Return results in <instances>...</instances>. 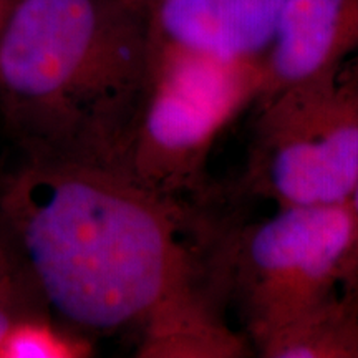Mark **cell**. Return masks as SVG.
<instances>
[{
  "label": "cell",
  "instance_id": "6da1fadb",
  "mask_svg": "<svg viewBox=\"0 0 358 358\" xmlns=\"http://www.w3.org/2000/svg\"><path fill=\"white\" fill-rule=\"evenodd\" d=\"M176 201L123 169L24 159L0 186L6 232L48 312L87 335L138 330L201 290Z\"/></svg>",
  "mask_w": 358,
  "mask_h": 358
},
{
  "label": "cell",
  "instance_id": "7a4b0ae2",
  "mask_svg": "<svg viewBox=\"0 0 358 358\" xmlns=\"http://www.w3.org/2000/svg\"><path fill=\"white\" fill-rule=\"evenodd\" d=\"M151 83L134 0H0V122L24 159L128 173Z\"/></svg>",
  "mask_w": 358,
  "mask_h": 358
},
{
  "label": "cell",
  "instance_id": "3957f363",
  "mask_svg": "<svg viewBox=\"0 0 358 358\" xmlns=\"http://www.w3.org/2000/svg\"><path fill=\"white\" fill-rule=\"evenodd\" d=\"M262 87L264 60L151 50L150 93L128 173L171 201L199 192L219 134L259 100Z\"/></svg>",
  "mask_w": 358,
  "mask_h": 358
},
{
  "label": "cell",
  "instance_id": "277c9868",
  "mask_svg": "<svg viewBox=\"0 0 358 358\" xmlns=\"http://www.w3.org/2000/svg\"><path fill=\"white\" fill-rule=\"evenodd\" d=\"M257 105L245 174L254 194L279 208L352 203L358 186V78L292 88Z\"/></svg>",
  "mask_w": 358,
  "mask_h": 358
},
{
  "label": "cell",
  "instance_id": "5b68a950",
  "mask_svg": "<svg viewBox=\"0 0 358 358\" xmlns=\"http://www.w3.org/2000/svg\"><path fill=\"white\" fill-rule=\"evenodd\" d=\"M353 239L350 203L279 208L244 232L234 274L254 342L338 292Z\"/></svg>",
  "mask_w": 358,
  "mask_h": 358
},
{
  "label": "cell",
  "instance_id": "8992f818",
  "mask_svg": "<svg viewBox=\"0 0 358 358\" xmlns=\"http://www.w3.org/2000/svg\"><path fill=\"white\" fill-rule=\"evenodd\" d=\"M358 62V0H285L264 57L256 103L307 85L337 82Z\"/></svg>",
  "mask_w": 358,
  "mask_h": 358
},
{
  "label": "cell",
  "instance_id": "52a82bcc",
  "mask_svg": "<svg viewBox=\"0 0 358 358\" xmlns=\"http://www.w3.org/2000/svg\"><path fill=\"white\" fill-rule=\"evenodd\" d=\"M285 0H146L151 50L264 60Z\"/></svg>",
  "mask_w": 358,
  "mask_h": 358
},
{
  "label": "cell",
  "instance_id": "ba28073f",
  "mask_svg": "<svg viewBox=\"0 0 358 358\" xmlns=\"http://www.w3.org/2000/svg\"><path fill=\"white\" fill-rule=\"evenodd\" d=\"M248 355L245 340L224 324L203 290L168 307L140 332L138 357L234 358Z\"/></svg>",
  "mask_w": 358,
  "mask_h": 358
},
{
  "label": "cell",
  "instance_id": "9c48e42d",
  "mask_svg": "<svg viewBox=\"0 0 358 358\" xmlns=\"http://www.w3.org/2000/svg\"><path fill=\"white\" fill-rule=\"evenodd\" d=\"M256 345L266 358H358V294L340 289Z\"/></svg>",
  "mask_w": 358,
  "mask_h": 358
},
{
  "label": "cell",
  "instance_id": "30bf717a",
  "mask_svg": "<svg viewBox=\"0 0 358 358\" xmlns=\"http://www.w3.org/2000/svg\"><path fill=\"white\" fill-rule=\"evenodd\" d=\"M93 353L90 337L58 322L50 312L22 317L0 342V358H87Z\"/></svg>",
  "mask_w": 358,
  "mask_h": 358
},
{
  "label": "cell",
  "instance_id": "8fae6325",
  "mask_svg": "<svg viewBox=\"0 0 358 358\" xmlns=\"http://www.w3.org/2000/svg\"><path fill=\"white\" fill-rule=\"evenodd\" d=\"M37 312H48V308L0 227V342L17 320Z\"/></svg>",
  "mask_w": 358,
  "mask_h": 358
},
{
  "label": "cell",
  "instance_id": "7c38bea8",
  "mask_svg": "<svg viewBox=\"0 0 358 358\" xmlns=\"http://www.w3.org/2000/svg\"><path fill=\"white\" fill-rule=\"evenodd\" d=\"M350 204L353 209V216H355V239H353L352 250L350 254H348L345 268H343L342 285H340V289H342L343 292L358 294V186Z\"/></svg>",
  "mask_w": 358,
  "mask_h": 358
},
{
  "label": "cell",
  "instance_id": "4fadbf2b",
  "mask_svg": "<svg viewBox=\"0 0 358 358\" xmlns=\"http://www.w3.org/2000/svg\"><path fill=\"white\" fill-rule=\"evenodd\" d=\"M343 78H358V62H355V64L343 73Z\"/></svg>",
  "mask_w": 358,
  "mask_h": 358
},
{
  "label": "cell",
  "instance_id": "5bb4252c",
  "mask_svg": "<svg viewBox=\"0 0 358 358\" xmlns=\"http://www.w3.org/2000/svg\"><path fill=\"white\" fill-rule=\"evenodd\" d=\"M3 176H6V173H3L2 169H0V186H2V182H3Z\"/></svg>",
  "mask_w": 358,
  "mask_h": 358
},
{
  "label": "cell",
  "instance_id": "9a60e30c",
  "mask_svg": "<svg viewBox=\"0 0 358 358\" xmlns=\"http://www.w3.org/2000/svg\"><path fill=\"white\" fill-rule=\"evenodd\" d=\"M134 2H138V3H141V6H145L146 0H134Z\"/></svg>",
  "mask_w": 358,
  "mask_h": 358
}]
</instances>
